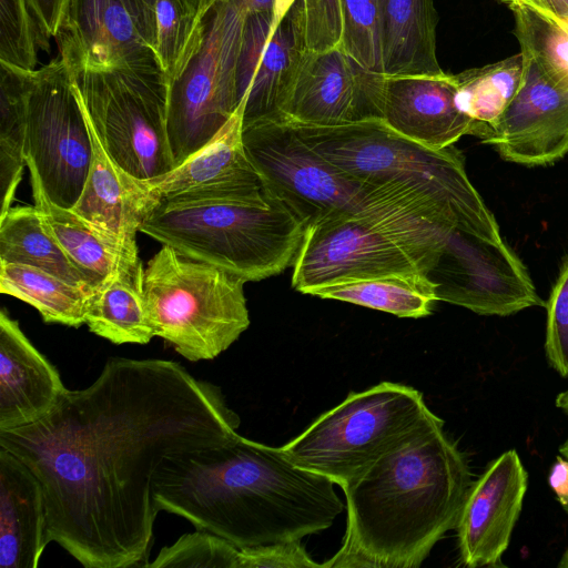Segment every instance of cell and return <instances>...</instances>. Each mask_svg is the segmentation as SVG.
<instances>
[{
    "label": "cell",
    "mask_w": 568,
    "mask_h": 568,
    "mask_svg": "<svg viewBox=\"0 0 568 568\" xmlns=\"http://www.w3.org/2000/svg\"><path fill=\"white\" fill-rule=\"evenodd\" d=\"M311 295L410 318L429 315L434 303L438 301L436 284L424 272L336 283L317 288Z\"/></svg>",
    "instance_id": "27"
},
{
    "label": "cell",
    "mask_w": 568,
    "mask_h": 568,
    "mask_svg": "<svg viewBox=\"0 0 568 568\" xmlns=\"http://www.w3.org/2000/svg\"><path fill=\"white\" fill-rule=\"evenodd\" d=\"M528 475L515 449L493 460L474 481L456 527L464 566L501 567L520 515Z\"/></svg>",
    "instance_id": "19"
},
{
    "label": "cell",
    "mask_w": 568,
    "mask_h": 568,
    "mask_svg": "<svg viewBox=\"0 0 568 568\" xmlns=\"http://www.w3.org/2000/svg\"><path fill=\"white\" fill-rule=\"evenodd\" d=\"M50 38L27 0H0V63L36 70L40 51H49Z\"/></svg>",
    "instance_id": "34"
},
{
    "label": "cell",
    "mask_w": 568,
    "mask_h": 568,
    "mask_svg": "<svg viewBox=\"0 0 568 568\" xmlns=\"http://www.w3.org/2000/svg\"><path fill=\"white\" fill-rule=\"evenodd\" d=\"M71 74L85 119L120 169L150 180L174 168L162 72L129 69Z\"/></svg>",
    "instance_id": "11"
},
{
    "label": "cell",
    "mask_w": 568,
    "mask_h": 568,
    "mask_svg": "<svg viewBox=\"0 0 568 568\" xmlns=\"http://www.w3.org/2000/svg\"><path fill=\"white\" fill-rule=\"evenodd\" d=\"M565 510L567 511L568 514V504L566 506H564Z\"/></svg>",
    "instance_id": "48"
},
{
    "label": "cell",
    "mask_w": 568,
    "mask_h": 568,
    "mask_svg": "<svg viewBox=\"0 0 568 568\" xmlns=\"http://www.w3.org/2000/svg\"><path fill=\"white\" fill-rule=\"evenodd\" d=\"M246 281L162 245L143 273L154 335L191 362L213 359L250 326Z\"/></svg>",
    "instance_id": "8"
},
{
    "label": "cell",
    "mask_w": 568,
    "mask_h": 568,
    "mask_svg": "<svg viewBox=\"0 0 568 568\" xmlns=\"http://www.w3.org/2000/svg\"><path fill=\"white\" fill-rule=\"evenodd\" d=\"M520 52L521 87L503 114L486 126L481 141L507 161L546 165L568 153V79Z\"/></svg>",
    "instance_id": "15"
},
{
    "label": "cell",
    "mask_w": 568,
    "mask_h": 568,
    "mask_svg": "<svg viewBox=\"0 0 568 568\" xmlns=\"http://www.w3.org/2000/svg\"><path fill=\"white\" fill-rule=\"evenodd\" d=\"M556 406L568 415V389L557 395Z\"/></svg>",
    "instance_id": "44"
},
{
    "label": "cell",
    "mask_w": 568,
    "mask_h": 568,
    "mask_svg": "<svg viewBox=\"0 0 568 568\" xmlns=\"http://www.w3.org/2000/svg\"><path fill=\"white\" fill-rule=\"evenodd\" d=\"M437 22L433 0H379L383 74L444 75L436 55Z\"/></svg>",
    "instance_id": "24"
},
{
    "label": "cell",
    "mask_w": 568,
    "mask_h": 568,
    "mask_svg": "<svg viewBox=\"0 0 568 568\" xmlns=\"http://www.w3.org/2000/svg\"><path fill=\"white\" fill-rule=\"evenodd\" d=\"M308 50L303 0L283 14H247L237 62L243 124L278 119Z\"/></svg>",
    "instance_id": "14"
},
{
    "label": "cell",
    "mask_w": 568,
    "mask_h": 568,
    "mask_svg": "<svg viewBox=\"0 0 568 568\" xmlns=\"http://www.w3.org/2000/svg\"><path fill=\"white\" fill-rule=\"evenodd\" d=\"M444 420L414 387L382 382L349 393L282 450L300 467L344 487L384 456Z\"/></svg>",
    "instance_id": "6"
},
{
    "label": "cell",
    "mask_w": 568,
    "mask_h": 568,
    "mask_svg": "<svg viewBox=\"0 0 568 568\" xmlns=\"http://www.w3.org/2000/svg\"><path fill=\"white\" fill-rule=\"evenodd\" d=\"M68 388L53 364L22 332L18 321L0 312V430L38 422Z\"/></svg>",
    "instance_id": "21"
},
{
    "label": "cell",
    "mask_w": 568,
    "mask_h": 568,
    "mask_svg": "<svg viewBox=\"0 0 568 568\" xmlns=\"http://www.w3.org/2000/svg\"><path fill=\"white\" fill-rule=\"evenodd\" d=\"M241 424L222 389L171 359L112 357L38 422L0 430V448L42 485L50 542L85 568H144L170 459L222 446Z\"/></svg>",
    "instance_id": "1"
},
{
    "label": "cell",
    "mask_w": 568,
    "mask_h": 568,
    "mask_svg": "<svg viewBox=\"0 0 568 568\" xmlns=\"http://www.w3.org/2000/svg\"><path fill=\"white\" fill-rule=\"evenodd\" d=\"M557 21L568 20V0H523Z\"/></svg>",
    "instance_id": "43"
},
{
    "label": "cell",
    "mask_w": 568,
    "mask_h": 568,
    "mask_svg": "<svg viewBox=\"0 0 568 568\" xmlns=\"http://www.w3.org/2000/svg\"><path fill=\"white\" fill-rule=\"evenodd\" d=\"M139 232L251 282L293 266L306 225L271 195L215 196L163 201Z\"/></svg>",
    "instance_id": "5"
},
{
    "label": "cell",
    "mask_w": 568,
    "mask_h": 568,
    "mask_svg": "<svg viewBox=\"0 0 568 568\" xmlns=\"http://www.w3.org/2000/svg\"><path fill=\"white\" fill-rule=\"evenodd\" d=\"M241 547L205 530L182 535L144 568H240Z\"/></svg>",
    "instance_id": "35"
},
{
    "label": "cell",
    "mask_w": 568,
    "mask_h": 568,
    "mask_svg": "<svg viewBox=\"0 0 568 568\" xmlns=\"http://www.w3.org/2000/svg\"><path fill=\"white\" fill-rule=\"evenodd\" d=\"M243 142L265 193L280 200L306 229L341 216L393 214L408 207L426 214L405 195L346 175L310 148L285 119L244 123Z\"/></svg>",
    "instance_id": "9"
},
{
    "label": "cell",
    "mask_w": 568,
    "mask_h": 568,
    "mask_svg": "<svg viewBox=\"0 0 568 568\" xmlns=\"http://www.w3.org/2000/svg\"><path fill=\"white\" fill-rule=\"evenodd\" d=\"M548 484L564 507L568 504V459L558 456L550 467Z\"/></svg>",
    "instance_id": "41"
},
{
    "label": "cell",
    "mask_w": 568,
    "mask_h": 568,
    "mask_svg": "<svg viewBox=\"0 0 568 568\" xmlns=\"http://www.w3.org/2000/svg\"><path fill=\"white\" fill-rule=\"evenodd\" d=\"M558 567L560 568H568V548L564 552V555L560 558V561L558 564Z\"/></svg>",
    "instance_id": "46"
},
{
    "label": "cell",
    "mask_w": 568,
    "mask_h": 568,
    "mask_svg": "<svg viewBox=\"0 0 568 568\" xmlns=\"http://www.w3.org/2000/svg\"><path fill=\"white\" fill-rule=\"evenodd\" d=\"M140 33L154 51L155 44V7L158 0H121Z\"/></svg>",
    "instance_id": "40"
},
{
    "label": "cell",
    "mask_w": 568,
    "mask_h": 568,
    "mask_svg": "<svg viewBox=\"0 0 568 568\" xmlns=\"http://www.w3.org/2000/svg\"><path fill=\"white\" fill-rule=\"evenodd\" d=\"M343 20L341 48L366 69L383 74L379 0H338Z\"/></svg>",
    "instance_id": "36"
},
{
    "label": "cell",
    "mask_w": 568,
    "mask_h": 568,
    "mask_svg": "<svg viewBox=\"0 0 568 568\" xmlns=\"http://www.w3.org/2000/svg\"><path fill=\"white\" fill-rule=\"evenodd\" d=\"M325 476L293 463L282 447L240 434L168 460L154 480L159 510L237 547L301 540L331 527L345 506Z\"/></svg>",
    "instance_id": "2"
},
{
    "label": "cell",
    "mask_w": 568,
    "mask_h": 568,
    "mask_svg": "<svg viewBox=\"0 0 568 568\" xmlns=\"http://www.w3.org/2000/svg\"><path fill=\"white\" fill-rule=\"evenodd\" d=\"M136 209L143 221L159 203L175 199L234 196L261 200L267 194L243 142V105L203 148L168 173L132 178Z\"/></svg>",
    "instance_id": "16"
},
{
    "label": "cell",
    "mask_w": 568,
    "mask_h": 568,
    "mask_svg": "<svg viewBox=\"0 0 568 568\" xmlns=\"http://www.w3.org/2000/svg\"><path fill=\"white\" fill-rule=\"evenodd\" d=\"M87 123L92 162L81 195L70 210L119 253L135 252L142 219L132 192V176L110 158L88 120Z\"/></svg>",
    "instance_id": "23"
},
{
    "label": "cell",
    "mask_w": 568,
    "mask_h": 568,
    "mask_svg": "<svg viewBox=\"0 0 568 568\" xmlns=\"http://www.w3.org/2000/svg\"><path fill=\"white\" fill-rule=\"evenodd\" d=\"M515 19L520 51L568 79V20L557 21L523 0H503Z\"/></svg>",
    "instance_id": "32"
},
{
    "label": "cell",
    "mask_w": 568,
    "mask_h": 568,
    "mask_svg": "<svg viewBox=\"0 0 568 568\" xmlns=\"http://www.w3.org/2000/svg\"><path fill=\"white\" fill-rule=\"evenodd\" d=\"M453 227L416 214L341 216L306 229L293 264L292 286L317 288L435 265Z\"/></svg>",
    "instance_id": "7"
},
{
    "label": "cell",
    "mask_w": 568,
    "mask_h": 568,
    "mask_svg": "<svg viewBox=\"0 0 568 568\" xmlns=\"http://www.w3.org/2000/svg\"><path fill=\"white\" fill-rule=\"evenodd\" d=\"M36 19L49 37H55L69 0H27Z\"/></svg>",
    "instance_id": "39"
},
{
    "label": "cell",
    "mask_w": 568,
    "mask_h": 568,
    "mask_svg": "<svg viewBox=\"0 0 568 568\" xmlns=\"http://www.w3.org/2000/svg\"><path fill=\"white\" fill-rule=\"evenodd\" d=\"M443 426L419 434L342 488L345 536L323 568H418L456 529L473 481Z\"/></svg>",
    "instance_id": "3"
},
{
    "label": "cell",
    "mask_w": 568,
    "mask_h": 568,
    "mask_svg": "<svg viewBox=\"0 0 568 568\" xmlns=\"http://www.w3.org/2000/svg\"><path fill=\"white\" fill-rule=\"evenodd\" d=\"M546 308V355L549 364L561 376L568 377V260L551 290Z\"/></svg>",
    "instance_id": "37"
},
{
    "label": "cell",
    "mask_w": 568,
    "mask_h": 568,
    "mask_svg": "<svg viewBox=\"0 0 568 568\" xmlns=\"http://www.w3.org/2000/svg\"><path fill=\"white\" fill-rule=\"evenodd\" d=\"M182 3L192 10L193 12H199L205 2V0H181Z\"/></svg>",
    "instance_id": "45"
},
{
    "label": "cell",
    "mask_w": 568,
    "mask_h": 568,
    "mask_svg": "<svg viewBox=\"0 0 568 568\" xmlns=\"http://www.w3.org/2000/svg\"><path fill=\"white\" fill-rule=\"evenodd\" d=\"M525 72L521 52L454 74L457 84V103L474 121L489 125L506 110L518 93Z\"/></svg>",
    "instance_id": "30"
},
{
    "label": "cell",
    "mask_w": 568,
    "mask_h": 568,
    "mask_svg": "<svg viewBox=\"0 0 568 568\" xmlns=\"http://www.w3.org/2000/svg\"><path fill=\"white\" fill-rule=\"evenodd\" d=\"M207 0L199 12L181 0H158L154 53L164 77L171 78L190 54L202 29Z\"/></svg>",
    "instance_id": "33"
},
{
    "label": "cell",
    "mask_w": 568,
    "mask_h": 568,
    "mask_svg": "<svg viewBox=\"0 0 568 568\" xmlns=\"http://www.w3.org/2000/svg\"><path fill=\"white\" fill-rule=\"evenodd\" d=\"M0 262L30 265L73 285L93 288L44 227L34 205L11 206L0 216Z\"/></svg>",
    "instance_id": "26"
},
{
    "label": "cell",
    "mask_w": 568,
    "mask_h": 568,
    "mask_svg": "<svg viewBox=\"0 0 568 568\" xmlns=\"http://www.w3.org/2000/svg\"><path fill=\"white\" fill-rule=\"evenodd\" d=\"M283 119V118H282ZM288 121L303 141L355 181L403 194L454 229L500 241L498 223L453 145L433 150L382 120L339 125Z\"/></svg>",
    "instance_id": "4"
},
{
    "label": "cell",
    "mask_w": 568,
    "mask_h": 568,
    "mask_svg": "<svg viewBox=\"0 0 568 568\" xmlns=\"http://www.w3.org/2000/svg\"><path fill=\"white\" fill-rule=\"evenodd\" d=\"M92 155V138L65 62L58 55L26 70V164L38 173L53 203L73 207Z\"/></svg>",
    "instance_id": "12"
},
{
    "label": "cell",
    "mask_w": 568,
    "mask_h": 568,
    "mask_svg": "<svg viewBox=\"0 0 568 568\" xmlns=\"http://www.w3.org/2000/svg\"><path fill=\"white\" fill-rule=\"evenodd\" d=\"M246 13L283 14L296 0H234Z\"/></svg>",
    "instance_id": "42"
},
{
    "label": "cell",
    "mask_w": 568,
    "mask_h": 568,
    "mask_svg": "<svg viewBox=\"0 0 568 568\" xmlns=\"http://www.w3.org/2000/svg\"><path fill=\"white\" fill-rule=\"evenodd\" d=\"M246 16L234 0H207L192 51L164 80L174 168L210 142L237 110V62Z\"/></svg>",
    "instance_id": "10"
},
{
    "label": "cell",
    "mask_w": 568,
    "mask_h": 568,
    "mask_svg": "<svg viewBox=\"0 0 568 568\" xmlns=\"http://www.w3.org/2000/svg\"><path fill=\"white\" fill-rule=\"evenodd\" d=\"M382 121L396 133L433 150L454 145L463 135L481 138L486 125L457 103L454 74L384 75Z\"/></svg>",
    "instance_id": "20"
},
{
    "label": "cell",
    "mask_w": 568,
    "mask_h": 568,
    "mask_svg": "<svg viewBox=\"0 0 568 568\" xmlns=\"http://www.w3.org/2000/svg\"><path fill=\"white\" fill-rule=\"evenodd\" d=\"M559 452L561 453L562 456H565V458L568 459V438L566 439V442L560 446L559 448Z\"/></svg>",
    "instance_id": "47"
},
{
    "label": "cell",
    "mask_w": 568,
    "mask_h": 568,
    "mask_svg": "<svg viewBox=\"0 0 568 568\" xmlns=\"http://www.w3.org/2000/svg\"><path fill=\"white\" fill-rule=\"evenodd\" d=\"M240 568H323L306 552L300 540L241 547Z\"/></svg>",
    "instance_id": "38"
},
{
    "label": "cell",
    "mask_w": 568,
    "mask_h": 568,
    "mask_svg": "<svg viewBox=\"0 0 568 568\" xmlns=\"http://www.w3.org/2000/svg\"><path fill=\"white\" fill-rule=\"evenodd\" d=\"M0 292L34 307L45 323L80 327L85 324L92 288L30 265L0 262Z\"/></svg>",
    "instance_id": "28"
},
{
    "label": "cell",
    "mask_w": 568,
    "mask_h": 568,
    "mask_svg": "<svg viewBox=\"0 0 568 568\" xmlns=\"http://www.w3.org/2000/svg\"><path fill=\"white\" fill-rule=\"evenodd\" d=\"M143 273L138 251L126 252L92 288L85 324L93 334L115 345H143L155 337L144 302Z\"/></svg>",
    "instance_id": "25"
},
{
    "label": "cell",
    "mask_w": 568,
    "mask_h": 568,
    "mask_svg": "<svg viewBox=\"0 0 568 568\" xmlns=\"http://www.w3.org/2000/svg\"><path fill=\"white\" fill-rule=\"evenodd\" d=\"M438 301L506 316L545 305L519 257L500 241L452 230L427 274Z\"/></svg>",
    "instance_id": "13"
},
{
    "label": "cell",
    "mask_w": 568,
    "mask_h": 568,
    "mask_svg": "<svg viewBox=\"0 0 568 568\" xmlns=\"http://www.w3.org/2000/svg\"><path fill=\"white\" fill-rule=\"evenodd\" d=\"M29 172L34 206L44 227L92 286H97L114 270L121 253L108 245L70 209L53 203L45 194L38 173L33 169Z\"/></svg>",
    "instance_id": "29"
},
{
    "label": "cell",
    "mask_w": 568,
    "mask_h": 568,
    "mask_svg": "<svg viewBox=\"0 0 568 568\" xmlns=\"http://www.w3.org/2000/svg\"><path fill=\"white\" fill-rule=\"evenodd\" d=\"M54 38L71 72H162L121 0H69Z\"/></svg>",
    "instance_id": "18"
},
{
    "label": "cell",
    "mask_w": 568,
    "mask_h": 568,
    "mask_svg": "<svg viewBox=\"0 0 568 568\" xmlns=\"http://www.w3.org/2000/svg\"><path fill=\"white\" fill-rule=\"evenodd\" d=\"M50 542L42 485L0 448V568H37Z\"/></svg>",
    "instance_id": "22"
},
{
    "label": "cell",
    "mask_w": 568,
    "mask_h": 568,
    "mask_svg": "<svg viewBox=\"0 0 568 568\" xmlns=\"http://www.w3.org/2000/svg\"><path fill=\"white\" fill-rule=\"evenodd\" d=\"M383 80L342 48L307 50L281 118L315 125L382 120Z\"/></svg>",
    "instance_id": "17"
},
{
    "label": "cell",
    "mask_w": 568,
    "mask_h": 568,
    "mask_svg": "<svg viewBox=\"0 0 568 568\" xmlns=\"http://www.w3.org/2000/svg\"><path fill=\"white\" fill-rule=\"evenodd\" d=\"M1 215L14 200L21 181L26 139V70L0 63Z\"/></svg>",
    "instance_id": "31"
}]
</instances>
